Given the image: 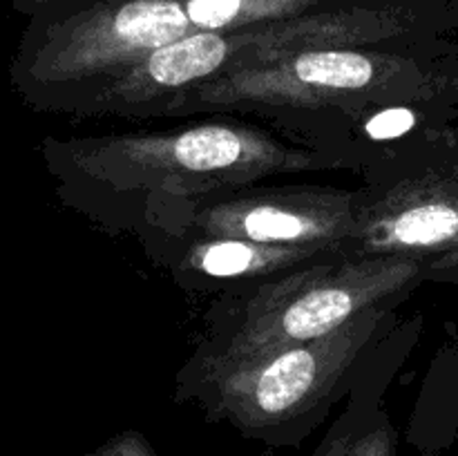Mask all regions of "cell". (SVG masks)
Listing matches in <instances>:
<instances>
[{"label":"cell","mask_w":458,"mask_h":456,"mask_svg":"<svg viewBox=\"0 0 458 456\" xmlns=\"http://www.w3.org/2000/svg\"><path fill=\"white\" fill-rule=\"evenodd\" d=\"M49 170L63 182L101 183L110 192L197 197L250 186L264 177L340 165L318 148H298L240 119H213L161 132L43 143Z\"/></svg>","instance_id":"1"},{"label":"cell","mask_w":458,"mask_h":456,"mask_svg":"<svg viewBox=\"0 0 458 456\" xmlns=\"http://www.w3.org/2000/svg\"><path fill=\"white\" fill-rule=\"evenodd\" d=\"M423 67L416 38L309 49L206 80L174 97L161 116L213 112L271 116L282 125L329 121L340 132L367 110L420 101L437 85Z\"/></svg>","instance_id":"2"},{"label":"cell","mask_w":458,"mask_h":456,"mask_svg":"<svg viewBox=\"0 0 458 456\" xmlns=\"http://www.w3.org/2000/svg\"><path fill=\"white\" fill-rule=\"evenodd\" d=\"M387 308H371L307 342L237 358L195 356L192 389L206 418L268 445H298L325 418L340 378L362 356Z\"/></svg>","instance_id":"3"},{"label":"cell","mask_w":458,"mask_h":456,"mask_svg":"<svg viewBox=\"0 0 458 456\" xmlns=\"http://www.w3.org/2000/svg\"><path fill=\"white\" fill-rule=\"evenodd\" d=\"M428 262L410 255H335L231 295L215 344L197 356L237 358L322 338L419 284Z\"/></svg>","instance_id":"4"},{"label":"cell","mask_w":458,"mask_h":456,"mask_svg":"<svg viewBox=\"0 0 458 456\" xmlns=\"http://www.w3.org/2000/svg\"><path fill=\"white\" fill-rule=\"evenodd\" d=\"M362 192L335 188H237L192 206L191 228L201 237H237L273 246L343 250L352 241Z\"/></svg>","instance_id":"5"},{"label":"cell","mask_w":458,"mask_h":456,"mask_svg":"<svg viewBox=\"0 0 458 456\" xmlns=\"http://www.w3.org/2000/svg\"><path fill=\"white\" fill-rule=\"evenodd\" d=\"M458 249V177L419 174L383 192H362L347 255H410L432 259Z\"/></svg>","instance_id":"6"},{"label":"cell","mask_w":458,"mask_h":456,"mask_svg":"<svg viewBox=\"0 0 458 456\" xmlns=\"http://www.w3.org/2000/svg\"><path fill=\"white\" fill-rule=\"evenodd\" d=\"M335 255H343V250L195 235L173 264V271L186 289L240 295L295 268L311 266Z\"/></svg>","instance_id":"7"},{"label":"cell","mask_w":458,"mask_h":456,"mask_svg":"<svg viewBox=\"0 0 458 456\" xmlns=\"http://www.w3.org/2000/svg\"><path fill=\"white\" fill-rule=\"evenodd\" d=\"M396 429L385 411H371L344 456H396Z\"/></svg>","instance_id":"8"},{"label":"cell","mask_w":458,"mask_h":456,"mask_svg":"<svg viewBox=\"0 0 458 456\" xmlns=\"http://www.w3.org/2000/svg\"><path fill=\"white\" fill-rule=\"evenodd\" d=\"M371 414H365L360 410H349L334 427L329 429V434L325 436V441L316 447L311 456H344L347 447L352 445L353 436L358 434V429L362 427L367 418Z\"/></svg>","instance_id":"9"},{"label":"cell","mask_w":458,"mask_h":456,"mask_svg":"<svg viewBox=\"0 0 458 456\" xmlns=\"http://www.w3.org/2000/svg\"><path fill=\"white\" fill-rule=\"evenodd\" d=\"M83 456H159L155 452V447L150 445L146 436L137 429H128V432H121L116 436L107 438L103 445H98L97 450L88 452Z\"/></svg>","instance_id":"10"},{"label":"cell","mask_w":458,"mask_h":456,"mask_svg":"<svg viewBox=\"0 0 458 456\" xmlns=\"http://www.w3.org/2000/svg\"><path fill=\"white\" fill-rule=\"evenodd\" d=\"M101 0H13V9L27 18L34 16H63L89 7Z\"/></svg>","instance_id":"11"},{"label":"cell","mask_w":458,"mask_h":456,"mask_svg":"<svg viewBox=\"0 0 458 456\" xmlns=\"http://www.w3.org/2000/svg\"><path fill=\"white\" fill-rule=\"evenodd\" d=\"M425 277H458V249L428 259Z\"/></svg>","instance_id":"12"},{"label":"cell","mask_w":458,"mask_h":456,"mask_svg":"<svg viewBox=\"0 0 458 456\" xmlns=\"http://www.w3.org/2000/svg\"><path fill=\"white\" fill-rule=\"evenodd\" d=\"M452 85H456V88H458V79H454V80H452Z\"/></svg>","instance_id":"13"}]
</instances>
